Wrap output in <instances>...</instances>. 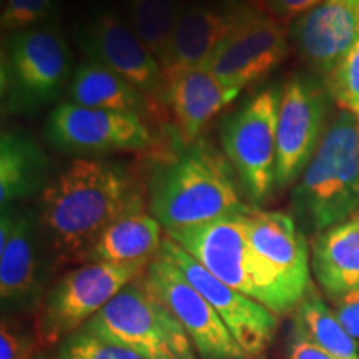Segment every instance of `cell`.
Here are the masks:
<instances>
[{"label":"cell","mask_w":359,"mask_h":359,"mask_svg":"<svg viewBox=\"0 0 359 359\" xmlns=\"http://www.w3.org/2000/svg\"><path fill=\"white\" fill-rule=\"evenodd\" d=\"M145 206L137 180L122 165L80 156L43 188L39 230L57 264L80 262L109 224Z\"/></svg>","instance_id":"6da1fadb"},{"label":"cell","mask_w":359,"mask_h":359,"mask_svg":"<svg viewBox=\"0 0 359 359\" xmlns=\"http://www.w3.org/2000/svg\"><path fill=\"white\" fill-rule=\"evenodd\" d=\"M231 168L228 158L205 143L183 147L151 168L150 213L165 231L248 213L253 206L245 203Z\"/></svg>","instance_id":"7a4b0ae2"},{"label":"cell","mask_w":359,"mask_h":359,"mask_svg":"<svg viewBox=\"0 0 359 359\" xmlns=\"http://www.w3.org/2000/svg\"><path fill=\"white\" fill-rule=\"evenodd\" d=\"M293 218L318 233L359 212V120L339 110L291 191Z\"/></svg>","instance_id":"3957f363"},{"label":"cell","mask_w":359,"mask_h":359,"mask_svg":"<svg viewBox=\"0 0 359 359\" xmlns=\"http://www.w3.org/2000/svg\"><path fill=\"white\" fill-rule=\"evenodd\" d=\"M257 302L276 316L294 313L311 283V251L293 215L251 208L245 213Z\"/></svg>","instance_id":"277c9868"},{"label":"cell","mask_w":359,"mask_h":359,"mask_svg":"<svg viewBox=\"0 0 359 359\" xmlns=\"http://www.w3.org/2000/svg\"><path fill=\"white\" fill-rule=\"evenodd\" d=\"M72 58L57 20L7 34L2 50V109L30 111L69 88Z\"/></svg>","instance_id":"5b68a950"},{"label":"cell","mask_w":359,"mask_h":359,"mask_svg":"<svg viewBox=\"0 0 359 359\" xmlns=\"http://www.w3.org/2000/svg\"><path fill=\"white\" fill-rule=\"evenodd\" d=\"M83 327L148 359H200L191 339L142 276L110 299Z\"/></svg>","instance_id":"8992f818"},{"label":"cell","mask_w":359,"mask_h":359,"mask_svg":"<svg viewBox=\"0 0 359 359\" xmlns=\"http://www.w3.org/2000/svg\"><path fill=\"white\" fill-rule=\"evenodd\" d=\"M280 87L258 92L224 120L222 145L240 188L253 208L266 203L276 190V127Z\"/></svg>","instance_id":"52a82bcc"},{"label":"cell","mask_w":359,"mask_h":359,"mask_svg":"<svg viewBox=\"0 0 359 359\" xmlns=\"http://www.w3.org/2000/svg\"><path fill=\"white\" fill-rule=\"evenodd\" d=\"M148 264L82 263L70 269L43 296L35 336L42 348L58 346L82 330L130 283L143 276Z\"/></svg>","instance_id":"ba28073f"},{"label":"cell","mask_w":359,"mask_h":359,"mask_svg":"<svg viewBox=\"0 0 359 359\" xmlns=\"http://www.w3.org/2000/svg\"><path fill=\"white\" fill-rule=\"evenodd\" d=\"M333 98L316 75H294L283 85L276 127V190L302 177L320 147Z\"/></svg>","instance_id":"9c48e42d"},{"label":"cell","mask_w":359,"mask_h":359,"mask_svg":"<svg viewBox=\"0 0 359 359\" xmlns=\"http://www.w3.org/2000/svg\"><path fill=\"white\" fill-rule=\"evenodd\" d=\"M142 280L183 326L200 359H251L212 304L161 251Z\"/></svg>","instance_id":"30bf717a"},{"label":"cell","mask_w":359,"mask_h":359,"mask_svg":"<svg viewBox=\"0 0 359 359\" xmlns=\"http://www.w3.org/2000/svg\"><path fill=\"white\" fill-rule=\"evenodd\" d=\"M290 50L286 25L246 2L235 27L208 64L219 82L243 90L281 65Z\"/></svg>","instance_id":"8fae6325"},{"label":"cell","mask_w":359,"mask_h":359,"mask_svg":"<svg viewBox=\"0 0 359 359\" xmlns=\"http://www.w3.org/2000/svg\"><path fill=\"white\" fill-rule=\"evenodd\" d=\"M45 138L57 150L77 155L143 151L154 137L138 114L58 103L45 122Z\"/></svg>","instance_id":"7c38bea8"},{"label":"cell","mask_w":359,"mask_h":359,"mask_svg":"<svg viewBox=\"0 0 359 359\" xmlns=\"http://www.w3.org/2000/svg\"><path fill=\"white\" fill-rule=\"evenodd\" d=\"M39 219L30 210L6 206L0 217V302L4 316L32 311L45 296Z\"/></svg>","instance_id":"4fadbf2b"},{"label":"cell","mask_w":359,"mask_h":359,"mask_svg":"<svg viewBox=\"0 0 359 359\" xmlns=\"http://www.w3.org/2000/svg\"><path fill=\"white\" fill-rule=\"evenodd\" d=\"M77 40L88 60H95L128 80L150 102H163V70L118 12L93 13L80 25Z\"/></svg>","instance_id":"5bb4252c"},{"label":"cell","mask_w":359,"mask_h":359,"mask_svg":"<svg viewBox=\"0 0 359 359\" xmlns=\"http://www.w3.org/2000/svg\"><path fill=\"white\" fill-rule=\"evenodd\" d=\"M160 251L177 264L187 280L212 304L243 351L251 359L262 356L276 334V314L213 276L172 238H163Z\"/></svg>","instance_id":"9a60e30c"},{"label":"cell","mask_w":359,"mask_h":359,"mask_svg":"<svg viewBox=\"0 0 359 359\" xmlns=\"http://www.w3.org/2000/svg\"><path fill=\"white\" fill-rule=\"evenodd\" d=\"M167 236L203 264L213 276L257 302L258 291L245 215H233L196 226L172 230L167 231Z\"/></svg>","instance_id":"2e32d148"},{"label":"cell","mask_w":359,"mask_h":359,"mask_svg":"<svg viewBox=\"0 0 359 359\" xmlns=\"http://www.w3.org/2000/svg\"><path fill=\"white\" fill-rule=\"evenodd\" d=\"M359 35V12L325 0L288 25L290 43L313 75L326 80Z\"/></svg>","instance_id":"e0dca14e"},{"label":"cell","mask_w":359,"mask_h":359,"mask_svg":"<svg viewBox=\"0 0 359 359\" xmlns=\"http://www.w3.org/2000/svg\"><path fill=\"white\" fill-rule=\"evenodd\" d=\"M245 4V0H224L218 4L193 2L183 7L167 53L160 62L163 77L208 67L215 52L235 27Z\"/></svg>","instance_id":"ac0fdd59"},{"label":"cell","mask_w":359,"mask_h":359,"mask_svg":"<svg viewBox=\"0 0 359 359\" xmlns=\"http://www.w3.org/2000/svg\"><path fill=\"white\" fill-rule=\"evenodd\" d=\"M240 93L241 90L219 82L208 67L183 70L165 79L163 103L182 145H195L206 125Z\"/></svg>","instance_id":"d6986e66"},{"label":"cell","mask_w":359,"mask_h":359,"mask_svg":"<svg viewBox=\"0 0 359 359\" xmlns=\"http://www.w3.org/2000/svg\"><path fill=\"white\" fill-rule=\"evenodd\" d=\"M311 271L331 302L359 290V212L314 236Z\"/></svg>","instance_id":"ffe728a7"},{"label":"cell","mask_w":359,"mask_h":359,"mask_svg":"<svg viewBox=\"0 0 359 359\" xmlns=\"http://www.w3.org/2000/svg\"><path fill=\"white\" fill-rule=\"evenodd\" d=\"M161 228L145 206L130 210L103 230L82 263L150 264L163 243Z\"/></svg>","instance_id":"44dd1931"},{"label":"cell","mask_w":359,"mask_h":359,"mask_svg":"<svg viewBox=\"0 0 359 359\" xmlns=\"http://www.w3.org/2000/svg\"><path fill=\"white\" fill-rule=\"evenodd\" d=\"M48 160L42 147L27 133L7 132L0 137V205L11 206L19 200L43 191Z\"/></svg>","instance_id":"7402d4cb"},{"label":"cell","mask_w":359,"mask_h":359,"mask_svg":"<svg viewBox=\"0 0 359 359\" xmlns=\"http://www.w3.org/2000/svg\"><path fill=\"white\" fill-rule=\"evenodd\" d=\"M67 95L69 102L88 109L128 111L138 115L147 110L150 102L128 80L95 60H85L79 65L72 75Z\"/></svg>","instance_id":"603a6c76"},{"label":"cell","mask_w":359,"mask_h":359,"mask_svg":"<svg viewBox=\"0 0 359 359\" xmlns=\"http://www.w3.org/2000/svg\"><path fill=\"white\" fill-rule=\"evenodd\" d=\"M291 330L336 359H359L358 343L348 334L336 318L333 308L326 304L314 286L294 309Z\"/></svg>","instance_id":"cb8c5ba5"},{"label":"cell","mask_w":359,"mask_h":359,"mask_svg":"<svg viewBox=\"0 0 359 359\" xmlns=\"http://www.w3.org/2000/svg\"><path fill=\"white\" fill-rule=\"evenodd\" d=\"M182 8L180 0H127V20L158 64L167 53Z\"/></svg>","instance_id":"d4e9b609"},{"label":"cell","mask_w":359,"mask_h":359,"mask_svg":"<svg viewBox=\"0 0 359 359\" xmlns=\"http://www.w3.org/2000/svg\"><path fill=\"white\" fill-rule=\"evenodd\" d=\"M55 359H148L118 341L82 327L57 346Z\"/></svg>","instance_id":"484cf974"},{"label":"cell","mask_w":359,"mask_h":359,"mask_svg":"<svg viewBox=\"0 0 359 359\" xmlns=\"http://www.w3.org/2000/svg\"><path fill=\"white\" fill-rule=\"evenodd\" d=\"M325 82L336 105L359 120V35L348 55Z\"/></svg>","instance_id":"4316f807"},{"label":"cell","mask_w":359,"mask_h":359,"mask_svg":"<svg viewBox=\"0 0 359 359\" xmlns=\"http://www.w3.org/2000/svg\"><path fill=\"white\" fill-rule=\"evenodd\" d=\"M57 0H6L0 27L7 35L57 20Z\"/></svg>","instance_id":"83f0119b"},{"label":"cell","mask_w":359,"mask_h":359,"mask_svg":"<svg viewBox=\"0 0 359 359\" xmlns=\"http://www.w3.org/2000/svg\"><path fill=\"white\" fill-rule=\"evenodd\" d=\"M37 336L25 331L20 325L12 321L11 316L2 318L0 326V359H40Z\"/></svg>","instance_id":"f1b7e54d"},{"label":"cell","mask_w":359,"mask_h":359,"mask_svg":"<svg viewBox=\"0 0 359 359\" xmlns=\"http://www.w3.org/2000/svg\"><path fill=\"white\" fill-rule=\"evenodd\" d=\"M333 311L338 318L348 334L356 341H359V290L346 293L339 298L333 299Z\"/></svg>","instance_id":"f546056e"},{"label":"cell","mask_w":359,"mask_h":359,"mask_svg":"<svg viewBox=\"0 0 359 359\" xmlns=\"http://www.w3.org/2000/svg\"><path fill=\"white\" fill-rule=\"evenodd\" d=\"M323 2L325 0H266L263 8L283 25H290L304 12L311 11L313 7L320 6Z\"/></svg>","instance_id":"4dcf8cb0"},{"label":"cell","mask_w":359,"mask_h":359,"mask_svg":"<svg viewBox=\"0 0 359 359\" xmlns=\"http://www.w3.org/2000/svg\"><path fill=\"white\" fill-rule=\"evenodd\" d=\"M288 359H336L330 353L308 341L296 331L291 330L288 339Z\"/></svg>","instance_id":"1f68e13d"},{"label":"cell","mask_w":359,"mask_h":359,"mask_svg":"<svg viewBox=\"0 0 359 359\" xmlns=\"http://www.w3.org/2000/svg\"><path fill=\"white\" fill-rule=\"evenodd\" d=\"M333 2L343 4V6L351 7V8H354V11L359 12V0H333Z\"/></svg>","instance_id":"d6a6232c"},{"label":"cell","mask_w":359,"mask_h":359,"mask_svg":"<svg viewBox=\"0 0 359 359\" xmlns=\"http://www.w3.org/2000/svg\"><path fill=\"white\" fill-rule=\"evenodd\" d=\"M245 2L251 4V6H257V7H264V4H266V0H245Z\"/></svg>","instance_id":"836d02e7"},{"label":"cell","mask_w":359,"mask_h":359,"mask_svg":"<svg viewBox=\"0 0 359 359\" xmlns=\"http://www.w3.org/2000/svg\"><path fill=\"white\" fill-rule=\"evenodd\" d=\"M200 2H210V4H218V2H224V0H200Z\"/></svg>","instance_id":"e575fe53"},{"label":"cell","mask_w":359,"mask_h":359,"mask_svg":"<svg viewBox=\"0 0 359 359\" xmlns=\"http://www.w3.org/2000/svg\"><path fill=\"white\" fill-rule=\"evenodd\" d=\"M253 359H264V356L262 354V356H257V358H253Z\"/></svg>","instance_id":"d590c367"}]
</instances>
